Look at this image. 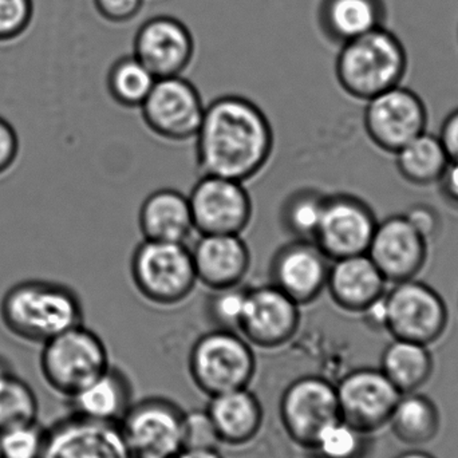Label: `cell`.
I'll use <instances>...</instances> for the list:
<instances>
[{
  "instance_id": "d6986e66",
  "label": "cell",
  "mask_w": 458,
  "mask_h": 458,
  "mask_svg": "<svg viewBox=\"0 0 458 458\" xmlns=\"http://www.w3.org/2000/svg\"><path fill=\"white\" fill-rule=\"evenodd\" d=\"M133 55L156 78L182 75L195 55L190 29L169 15L148 19L134 37Z\"/></svg>"
},
{
  "instance_id": "836d02e7",
  "label": "cell",
  "mask_w": 458,
  "mask_h": 458,
  "mask_svg": "<svg viewBox=\"0 0 458 458\" xmlns=\"http://www.w3.org/2000/svg\"><path fill=\"white\" fill-rule=\"evenodd\" d=\"M45 443L46 428L38 421L0 432V454L3 458H40Z\"/></svg>"
},
{
  "instance_id": "277c9868",
  "label": "cell",
  "mask_w": 458,
  "mask_h": 458,
  "mask_svg": "<svg viewBox=\"0 0 458 458\" xmlns=\"http://www.w3.org/2000/svg\"><path fill=\"white\" fill-rule=\"evenodd\" d=\"M134 287L160 307H174L192 295L198 276L187 242L142 240L131 259Z\"/></svg>"
},
{
  "instance_id": "4fadbf2b",
  "label": "cell",
  "mask_w": 458,
  "mask_h": 458,
  "mask_svg": "<svg viewBox=\"0 0 458 458\" xmlns=\"http://www.w3.org/2000/svg\"><path fill=\"white\" fill-rule=\"evenodd\" d=\"M188 199L199 234H242L250 227L253 203L244 182L203 174Z\"/></svg>"
},
{
  "instance_id": "d6a6232c",
  "label": "cell",
  "mask_w": 458,
  "mask_h": 458,
  "mask_svg": "<svg viewBox=\"0 0 458 458\" xmlns=\"http://www.w3.org/2000/svg\"><path fill=\"white\" fill-rule=\"evenodd\" d=\"M247 293L248 287L244 284L211 290L206 303V315L214 328L239 333Z\"/></svg>"
},
{
  "instance_id": "30bf717a",
  "label": "cell",
  "mask_w": 458,
  "mask_h": 458,
  "mask_svg": "<svg viewBox=\"0 0 458 458\" xmlns=\"http://www.w3.org/2000/svg\"><path fill=\"white\" fill-rule=\"evenodd\" d=\"M283 430L299 448L307 449L339 416L335 384L322 376H301L291 381L279 400Z\"/></svg>"
},
{
  "instance_id": "60d3db41",
  "label": "cell",
  "mask_w": 458,
  "mask_h": 458,
  "mask_svg": "<svg viewBox=\"0 0 458 458\" xmlns=\"http://www.w3.org/2000/svg\"><path fill=\"white\" fill-rule=\"evenodd\" d=\"M437 136L443 142L449 158L458 160V107L444 118Z\"/></svg>"
},
{
  "instance_id": "9a60e30c",
  "label": "cell",
  "mask_w": 458,
  "mask_h": 458,
  "mask_svg": "<svg viewBox=\"0 0 458 458\" xmlns=\"http://www.w3.org/2000/svg\"><path fill=\"white\" fill-rule=\"evenodd\" d=\"M301 320V306L268 283L248 287L239 333L252 347L280 349L295 338Z\"/></svg>"
},
{
  "instance_id": "f546056e",
  "label": "cell",
  "mask_w": 458,
  "mask_h": 458,
  "mask_svg": "<svg viewBox=\"0 0 458 458\" xmlns=\"http://www.w3.org/2000/svg\"><path fill=\"white\" fill-rule=\"evenodd\" d=\"M370 437L339 419L325 428L304 451L307 458H368Z\"/></svg>"
},
{
  "instance_id": "bcb514c9",
  "label": "cell",
  "mask_w": 458,
  "mask_h": 458,
  "mask_svg": "<svg viewBox=\"0 0 458 458\" xmlns=\"http://www.w3.org/2000/svg\"><path fill=\"white\" fill-rule=\"evenodd\" d=\"M0 458H3V457H2V454H0Z\"/></svg>"
},
{
  "instance_id": "52a82bcc",
  "label": "cell",
  "mask_w": 458,
  "mask_h": 458,
  "mask_svg": "<svg viewBox=\"0 0 458 458\" xmlns=\"http://www.w3.org/2000/svg\"><path fill=\"white\" fill-rule=\"evenodd\" d=\"M386 334L394 339L437 344L449 327V309L440 293L419 277L389 284L385 293Z\"/></svg>"
},
{
  "instance_id": "3957f363",
  "label": "cell",
  "mask_w": 458,
  "mask_h": 458,
  "mask_svg": "<svg viewBox=\"0 0 458 458\" xmlns=\"http://www.w3.org/2000/svg\"><path fill=\"white\" fill-rule=\"evenodd\" d=\"M408 53L394 32L384 26L342 45L335 74L344 93L360 101L403 85Z\"/></svg>"
},
{
  "instance_id": "f35d334b",
  "label": "cell",
  "mask_w": 458,
  "mask_h": 458,
  "mask_svg": "<svg viewBox=\"0 0 458 458\" xmlns=\"http://www.w3.org/2000/svg\"><path fill=\"white\" fill-rule=\"evenodd\" d=\"M19 137L15 128L5 118L0 117V176L15 165L19 157Z\"/></svg>"
},
{
  "instance_id": "7bdbcfd3",
  "label": "cell",
  "mask_w": 458,
  "mask_h": 458,
  "mask_svg": "<svg viewBox=\"0 0 458 458\" xmlns=\"http://www.w3.org/2000/svg\"><path fill=\"white\" fill-rule=\"evenodd\" d=\"M174 458H225L217 448H185Z\"/></svg>"
},
{
  "instance_id": "2e32d148",
  "label": "cell",
  "mask_w": 458,
  "mask_h": 458,
  "mask_svg": "<svg viewBox=\"0 0 458 458\" xmlns=\"http://www.w3.org/2000/svg\"><path fill=\"white\" fill-rule=\"evenodd\" d=\"M430 242L405 215L378 220L368 255L389 284L416 279L429 260Z\"/></svg>"
},
{
  "instance_id": "8992f818",
  "label": "cell",
  "mask_w": 458,
  "mask_h": 458,
  "mask_svg": "<svg viewBox=\"0 0 458 458\" xmlns=\"http://www.w3.org/2000/svg\"><path fill=\"white\" fill-rule=\"evenodd\" d=\"M110 366L106 344L85 325L70 328L42 344L40 373L46 384L72 397Z\"/></svg>"
},
{
  "instance_id": "8fae6325",
  "label": "cell",
  "mask_w": 458,
  "mask_h": 458,
  "mask_svg": "<svg viewBox=\"0 0 458 458\" xmlns=\"http://www.w3.org/2000/svg\"><path fill=\"white\" fill-rule=\"evenodd\" d=\"M142 120L152 133L168 141L195 139L206 105L200 91L182 75L157 78L140 107Z\"/></svg>"
},
{
  "instance_id": "b9f144b4",
  "label": "cell",
  "mask_w": 458,
  "mask_h": 458,
  "mask_svg": "<svg viewBox=\"0 0 458 458\" xmlns=\"http://www.w3.org/2000/svg\"><path fill=\"white\" fill-rule=\"evenodd\" d=\"M363 323L369 330L374 333H386V307H385V295L374 301L360 314Z\"/></svg>"
},
{
  "instance_id": "ee69618b",
  "label": "cell",
  "mask_w": 458,
  "mask_h": 458,
  "mask_svg": "<svg viewBox=\"0 0 458 458\" xmlns=\"http://www.w3.org/2000/svg\"><path fill=\"white\" fill-rule=\"evenodd\" d=\"M395 458H437L433 456L429 452L422 451L420 448H413L411 451L403 452V454H398Z\"/></svg>"
},
{
  "instance_id": "44dd1931",
  "label": "cell",
  "mask_w": 458,
  "mask_h": 458,
  "mask_svg": "<svg viewBox=\"0 0 458 458\" xmlns=\"http://www.w3.org/2000/svg\"><path fill=\"white\" fill-rule=\"evenodd\" d=\"M387 288L389 283L368 253L331 261L326 291L342 311L362 314Z\"/></svg>"
},
{
  "instance_id": "603a6c76",
  "label": "cell",
  "mask_w": 458,
  "mask_h": 458,
  "mask_svg": "<svg viewBox=\"0 0 458 458\" xmlns=\"http://www.w3.org/2000/svg\"><path fill=\"white\" fill-rule=\"evenodd\" d=\"M67 400L72 414L118 425L133 405V387L121 369L110 365Z\"/></svg>"
},
{
  "instance_id": "1f68e13d",
  "label": "cell",
  "mask_w": 458,
  "mask_h": 458,
  "mask_svg": "<svg viewBox=\"0 0 458 458\" xmlns=\"http://www.w3.org/2000/svg\"><path fill=\"white\" fill-rule=\"evenodd\" d=\"M39 403L32 387L10 371L0 378V432L38 421Z\"/></svg>"
},
{
  "instance_id": "6da1fadb",
  "label": "cell",
  "mask_w": 458,
  "mask_h": 458,
  "mask_svg": "<svg viewBox=\"0 0 458 458\" xmlns=\"http://www.w3.org/2000/svg\"><path fill=\"white\" fill-rule=\"evenodd\" d=\"M196 161L203 174L247 182L263 172L275 137L266 113L250 99L223 96L206 105L195 136Z\"/></svg>"
},
{
  "instance_id": "ffe728a7",
  "label": "cell",
  "mask_w": 458,
  "mask_h": 458,
  "mask_svg": "<svg viewBox=\"0 0 458 458\" xmlns=\"http://www.w3.org/2000/svg\"><path fill=\"white\" fill-rule=\"evenodd\" d=\"M191 253L198 282L208 290L242 284L252 260L242 234H200Z\"/></svg>"
},
{
  "instance_id": "ba28073f",
  "label": "cell",
  "mask_w": 458,
  "mask_h": 458,
  "mask_svg": "<svg viewBox=\"0 0 458 458\" xmlns=\"http://www.w3.org/2000/svg\"><path fill=\"white\" fill-rule=\"evenodd\" d=\"M185 414L168 398H144L118 427L133 458H174L184 449Z\"/></svg>"
},
{
  "instance_id": "7c38bea8",
  "label": "cell",
  "mask_w": 458,
  "mask_h": 458,
  "mask_svg": "<svg viewBox=\"0 0 458 458\" xmlns=\"http://www.w3.org/2000/svg\"><path fill=\"white\" fill-rule=\"evenodd\" d=\"M335 390L341 419L369 436L387 427L403 395L379 368L347 371Z\"/></svg>"
},
{
  "instance_id": "4316f807",
  "label": "cell",
  "mask_w": 458,
  "mask_h": 458,
  "mask_svg": "<svg viewBox=\"0 0 458 458\" xmlns=\"http://www.w3.org/2000/svg\"><path fill=\"white\" fill-rule=\"evenodd\" d=\"M387 427L400 443L421 448L435 441L440 433V409L432 398L421 393L403 394Z\"/></svg>"
},
{
  "instance_id": "9c48e42d",
  "label": "cell",
  "mask_w": 458,
  "mask_h": 458,
  "mask_svg": "<svg viewBox=\"0 0 458 458\" xmlns=\"http://www.w3.org/2000/svg\"><path fill=\"white\" fill-rule=\"evenodd\" d=\"M429 113L424 99L398 85L366 101L363 128L374 147L395 155L411 140L428 131Z\"/></svg>"
},
{
  "instance_id": "5bb4252c",
  "label": "cell",
  "mask_w": 458,
  "mask_h": 458,
  "mask_svg": "<svg viewBox=\"0 0 458 458\" xmlns=\"http://www.w3.org/2000/svg\"><path fill=\"white\" fill-rule=\"evenodd\" d=\"M378 219L363 199L350 193L326 196L314 242L331 261L368 253Z\"/></svg>"
},
{
  "instance_id": "d590c367",
  "label": "cell",
  "mask_w": 458,
  "mask_h": 458,
  "mask_svg": "<svg viewBox=\"0 0 458 458\" xmlns=\"http://www.w3.org/2000/svg\"><path fill=\"white\" fill-rule=\"evenodd\" d=\"M219 445L216 433L206 409L190 411V413L187 411L184 425V449L217 448Z\"/></svg>"
},
{
  "instance_id": "74e56055",
  "label": "cell",
  "mask_w": 458,
  "mask_h": 458,
  "mask_svg": "<svg viewBox=\"0 0 458 458\" xmlns=\"http://www.w3.org/2000/svg\"><path fill=\"white\" fill-rule=\"evenodd\" d=\"M102 18L113 23L131 21L141 10L144 0H93Z\"/></svg>"
},
{
  "instance_id": "7402d4cb",
  "label": "cell",
  "mask_w": 458,
  "mask_h": 458,
  "mask_svg": "<svg viewBox=\"0 0 458 458\" xmlns=\"http://www.w3.org/2000/svg\"><path fill=\"white\" fill-rule=\"evenodd\" d=\"M206 411L220 445H250L263 429V405L250 387L209 397Z\"/></svg>"
},
{
  "instance_id": "d4e9b609",
  "label": "cell",
  "mask_w": 458,
  "mask_h": 458,
  "mask_svg": "<svg viewBox=\"0 0 458 458\" xmlns=\"http://www.w3.org/2000/svg\"><path fill=\"white\" fill-rule=\"evenodd\" d=\"M384 0H323L319 21L325 34L344 43L384 26Z\"/></svg>"
},
{
  "instance_id": "f1b7e54d",
  "label": "cell",
  "mask_w": 458,
  "mask_h": 458,
  "mask_svg": "<svg viewBox=\"0 0 458 458\" xmlns=\"http://www.w3.org/2000/svg\"><path fill=\"white\" fill-rule=\"evenodd\" d=\"M157 78L134 55L123 56L110 67L107 90L110 97L126 109H140Z\"/></svg>"
},
{
  "instance_id": "e575fe53",
  "label": "cell",
  "mask_w": 458,
  "mask_h": 458,
  "mask_svg": "<svg viewBox=\"0 0 458 458\" xmlns=\"http://www.w3.org/2000/svg\"><path fill=\"white\" fill-rule=\"evenodd\" d=\"M34 15L32 0H0V42L21 37Z\"/></svg>"
},
{
  "instance_id": "8d00e7d4",
  "label": "cell",
  "mask_w": 458,
  "mask_h": 458,
  "mask_svg": "<svg viewBox=\"0 0 458 458\" xmlns=\"http://www.w3.org/2000/svg\"><path fill=\"white\" fill-rule=\"evenodd\" d=\"M403 215L429 242L438 239L443 232V217L440 212L429 204H413Z\"/></svg>"
},
{
  "instance_id": "ac0fdd59",
  "label": "cell",
  "mask_w": 458,
  "mask_h": 458,
  "mask_svg": "<svg viewBox=\"0 0 458 458\" xmlns=\"http://www.w3.org/2000/svg\"><path fill=\"white\" fill-rule=\"evenodd\" d=\"M40 458H133L117 424L70 413L46 428Z\"/></svg>"
},
{
  "instance_id": "4dcf8cb0",
  "label": "cell",
  "mask_w": 458,
  "mask_h": 458,
  "mask_svg": "<svg viewBox=\"0 0 458 458\" xmlns=\"http://www.w3.org/2000/svg\"><path fill=\"white\" fill-rule=\"evenodd\" d=\"M326 196L327 195L319 191L309 188L293 193L285 200L280 220L283 228L293 236V239L314 242L322 219Z\"/></svg>"
},
{
  "instance_id": "f6af8a7d",
  "label": "cell",
  "mask_w": 458,
  "mask_h": 458,
  "mask_svg": "<svg viewBox=\"0 0 458 458\" xmlns=\"http://www.w3.org/2000/svg\"><path fill=\"white\" fill-rule=\"evenodd\" d=\"M10 371H13V368H11L10 363H8L4 358L0 357V378H2L3 376H5V374L10 373Z\"/></svg>"
},
{
  "instance_id": "484cf974",
  "label": "cell",
  "mask_w": 458,
  "mask_h": 458,
  "mask_svg": "<svg viewBox=\"0 0 458 458\" xmlns=\"http://www.w3.org/2000/svg\"><path fill=\"white\" fill-rule=\"evenodd\" d=\"M379 369L401 394H409L419 392L430 381L435 373V357L427 344L393 338L382 352Z\"/></svg>"
},
{
  "instance_id": "ab89813d",
  "label": "cell",
  "mask_w": 458,
  "mask_h": 458,
  "mask_svg": "<svg viewBox=\"0 0 458 458\" xmlns=\"http://www.w3.org/2000/svg\"><path fill=\"white\" fill-rule=\"evenodd\" d=\"M438 195L446 208L458 214V160L449 161L437 182Z\"/></svg>"
},
{
  "instance_id": "cb8c5ba5",
  "label": "cell",
  "mask_w": 458,
  "mask_h": 458,
  "mask_svg": "<svg viewBox=\"0 0 458 458\" xmlns=\"http://www.w3.org/2000/svg\"><path fill=\"white\" fill-rule=\"evenodd\" d=\"M139 227L145 240L187 242L195 232L190 199L172 188L155 191L140 207Z\"/></svg>"
},
{
  "instance_id": "5b68a950",
  "label": "cell",
  "mask_w": 458,
  "mask_h": 458,
  "mask_svg": "<svg viewBox=\"0 0 458 458\" xmlns=\"http://www.w3.org/2000/svg\"><path fill=\"white\" fill-rule=\"evenodd\" d=\"M256 366L252 344L242 334L217 328L199 336L188 358L193 384L208 397L250 387Z\"/></svg>"
},
{
  "instance_id": "e0dca14e",
  "label": "cell",
  "mask_w": 458,
  "mask_h": 458,
  "mask_svg": "<svg viewBox=\"0 0 458 458\" xmlns=\"http://www.w3.org/2000/svg\"><path fill=\"white\" fill-rule=\"evenodd\" d=\"M330 264L317 242L293 239L272 256L269 283L299 306H306L325 293Z\"/></svg>"
},
{
  "instance_id": "7a4b0ae2",
  "label": "cell",
  "mask_w": 458,
  "mask_h": 458,
  "mask_svg": "<svg viewBox=\"0 0 458 458\" xmlns=\"http://www.w3.org/2000/svg\"><path fill=\"white\" fill-rule=\"evenodd\" d=\"M78 293L61 282L30 279L16 283L0 301V320L8 333L27 344H43L83 325Z\"/></svg>"
},
{
  "instance_id": "83f0119b",
  "label": "cell",
  "mask_w": 458,
  "mask_h": 458,
  "mask_svg": "<svg viewBox=\"0 0 458 458\" xmlns=\"http://www.w3.org/2000/svg\"><path fill=\"white\" fill-rule=\"evenodd\" d=\"M394 157L401 179L417 188L437 184L451 161L437 134L428 131L401 148Z\"/></svg>"
}]
</instances>
